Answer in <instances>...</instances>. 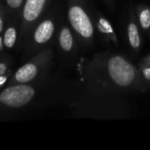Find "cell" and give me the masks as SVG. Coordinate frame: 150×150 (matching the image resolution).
Returning a JSON list of instances; mask_svg holds the SVG:
<instances>
[{
	"label": "cell",
	"instance_id": "6da1fadb",
	"mask_svg": "<svg viewBox=\"0 0 150 150\" xmlns=\"http://www.w3.org/2000/svg\"><path fill=\"white\" fill-rule=\"evenodd\" d=\"M50 49L46 47L33 55L29 61L12 73L7 86L17 83H32L45 76L50 60Z\"/></svg>",
	"mask_w": 150,
	"mask_h": 150
},
{
	"label": "cell",
	"instance_id": "7a4b0ae2",
	"mask_svg": "<svg viewBox=\"0 0 150 150\" xmlns=\"http://www.w3.org/2000/svg\"><path fill=\"white\" fill-rule=\"evenodd\" d=\"M49 0H25L20 14L18 45H25L32 30L42 18Z\"/></svg>",
	"mask_w": 150,
	"mask_h": 150
},
{
	"label": "cell",
	"instance_id": "3957f363",
	"mask_svg": "<svg viewBox=\"0 0 150 150\" xmlns=\"http://www.w3.org/2000/svg\"><path fill=\"white\" fill-rule=\"evenodd\" d=\"M55 32V24L50 18H41L32 30L25 44L24 53L27 56H33L42 49L53 39Z\"/></svg>",
	"mask_w": 150,
	"mask_h": 150
},
{
	"label": "cell",
	"instance_id": "277c9868",
	"mask_svg": "<svg viewBox=\"0 0 150 150\" xmlns=\"http://www.w3.org/2000/svg\"><path fill=\"white\" fill-rule=\"evenodd\" d=\"M108 70L112 79L120 86L129 85L135 76L134 67L120 56H115L110 60Z\"/></svg>",
	"mask_w": 150,
	"mask_h": 150
},
{
	"label": "cell",
	"instance_id": "5b68a950",
	"mask_svg": "<svg viewBox=\"0 0 150 150\" xmlns=\"http://www.w3.org/2000/svg\"><path fill=\"white\" fill-rule=\"evenodd\" d=\"M69 20L73 29L84 38H89L93 33L91 22L86 12L78 5H72L69 10Z\"/></svg>",
	"mask_w": 150,
	"mask_h": 150
},
{
	"label": "cell",
	"instance_id": "8992f818",
	"mask_svg": "<svg viewBox=\"0 0 150 150\" xmlns=\"http://www.w3.org/2000/svg\"><path fill=\"white\" fill-rule=\"evenodd\" d=\"M19 24L20 18L18 17L9 15L8 21L3 33V43L4 49L11 50L16 47L19 37Z\"/></svg>",
	"mask_w": 150,
	"mask_h": 150
},
{
	"label": "cell",
	"instance_id": "52a82bcc",
	"mask_svg": "<svg viewBox=\"0 0 150 150\" xmlns=\"http://www.w3.org/2000/svg\"><path fill=\"white\" fill-rule=\"evenodd\" d=\"M59 45L65 52H69L73 47V36L68 27H62L59 33Z\"/></svg>",
	"mask_w": 150,
	"mask_h": 150
},
{
	"label": "cell",
	"instance_id": "ba28073f",
	"mask_svg": "<svg viewBox=\"0 0 150 150\" xmlns=\"http://www.w3.org/2000/svg\"><path fill=\"white\" fill-rule=\"evenodd\" d=\"M25 3V0H4V6L10 16L18 17L20 18Z\"/></svg>",
	"mask_w": 150,
	"mask_h": 150
},
{
	"label": "cell",
	"instance_id": "9c48e42d",
	"mask_svg": "<svg viewBox=\"0 0 150 150\" xmlns=\"http://www.w3.org/2000/svg\"><path fill=\"white\" fill-rule=\"evenodd\" d=\"M128 37H129V40L133 47L136 48L140 46L141 40H140L138 29H137V26L133 23L130 24L128 26Z\"/></svg>",
	"mask_w": 150,
	"mask_h": 150
},
{
	"label": "cell",
	"instance_id": "30bf717a",
	"mask_svg": "<svg viewBox=\"0 0 150 150\" xmlns=\"http://www.w3.org/2000/svg\"><path fill=\"white\" fill-rule=\"evenodd\" d=\"M8 11L4 4L0 2V35L3 36L5 25L8 21Z\"/></svg>",
	"mask_w": 150,
	"mask_h": 150
},
{
	"label": "cell",
	"instance_id": "8fae6325",
	"mask_svg": "<svg viewBox=\"0 0 150 150\" xmlns=\"http://www.w3.org/2000/svg\"><path fill=\"white\" fill-rule=\"evenodd\" d=\"M11 67V59L6 55L0 56V76L9 72Z\"/></svg>",
	"mask_w": 150,
	"mask_h": 150
},
{
	"label": "cell",
	"instance_id": "7c38bea8",
	"mask_svg": "<svg viewBox=\"0 0 150 150\" xmlns=\"http://www.w3.org/2000/svg\"><path fill=\"white\" fill-rule=\"evenodd\" d=\"M140 21L142 27L144 29H148L150 26V11L149 10H144L141 13Z\"/></svg>",
	"mask_w": 150,
	"mask_h": 150
},
{
	"label": "cell",
	"instance_id": "4fadbf2b",
	"mask_svg": "<svg viewBox=\"0 0 150 150\" xmlns=\"http://www.w3.org/2000/svg\"><path fill=\"white\" fill-rule=\"evenodd\" d=\"M98 28L101 32L103 33H112V28L110 25V23L105 20V18H100L99 19V24H98Z\"/></svg>",
	"mask_w": 150,
	"mask_h": 150
},
{
	"label": "cell",
	"instance_id": "5bb4252c",
	"mask_svg": "<svg viewBox=\"0 0 150 150\" xmlns=\"http://www.w3.org/2000/svg\"><path fill=\"white\" fill-rule=\"evenodd\" d=\"M12 73H13V71L12 70H10L6 74H4V75H1L0 76V91L2 89H4V87L7 86L8 82H9V80H10Z\"/></svg>",
	"mask_w": 150,
	"mask_h": 150
},
{
	"label": "cell",
	"instance_id": "9a60e30c",
	"mask_svg": "<svg viewBox=\"0 0 150 150\" xmlns=\"http://www.w3.org/2000/svg\"><path fill=\"white\" fill-rule=\"evenodd\" d=\"M143 76H145V78L150 80V68H147L143 70Z\"/></svg>",
	"mask_w": 150,
	"mask_h": 150
},
{
	"label": "cell",
	"instance_id": "2e32d148",
	"mask_svg": "<svg viewBox=\"0 0 150 150\" xmlns=\"http://www.w3.org/2000/svg\"><path fill=\"white\" fill-rule=\"evenodd\" d=\"M4 49V43H3V36L0 35V53H2Z\"/></svg>",
	"mask_w": 150,
	"mask_h": 150
}]
</instances>
